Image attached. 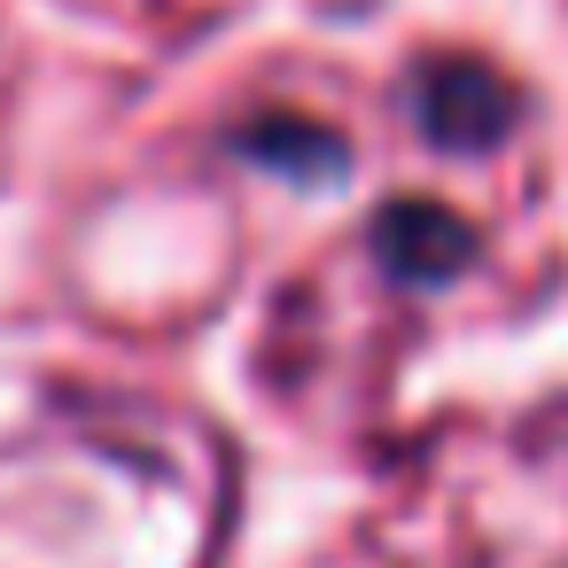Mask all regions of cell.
I'll use <instances>...</instances> for the list:
<instances>
[{"mask_svg": "<svg viewBox=\"0 0 568 568\" xmlns=\"http://www.w3.org/2000/svg\"><path fill=\"white\" fill-rule=\"evenodd\" d=\"M413 110H420V133L444 141V149H490L506 133V87L483 71V63H444L413 87Z\"/></svg>", "mask_w": 568, "mask_h": 568, "instance_id": "6da1fadb", "label": "cell"}, {"mask_svg": "<svg viewBox=\"0 0 568 568\" xmlns=\"http://www.w3.org/2000/svg\"><path fill=\"white\" fill-rule=\"evenodd\" d=\"M374 250H382V265L405 273V281H444V273L467 265L475 234H467L452 211H436V203H397V211L374 219Z\"/></svg>", "mask_w": 568, "mask_h": 568, "instance_id": "7a4b0ae2", "label": "cell"}]
</instances>
